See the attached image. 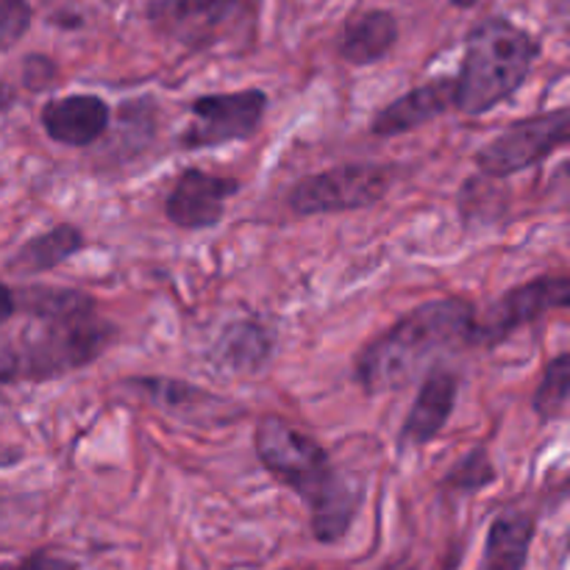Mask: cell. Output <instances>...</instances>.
<instances>
[{
	"label": "cell",
	"instance_id": "6da1fadb",
	"mask_svg": "<svg viewBox=\"0 0 570 570\" xmlns=\"http://www.w3.org/2000/svg\"><path fill=\"white\" fill-rule=\"evenodd\" d=\"M254 451L282 488L309 507L317 543L334 546L351 532L365 501V484L340 473L315 438L278 415H265L254 429Z\"/></svg>",
	"mask_w": 570,
	"mask_h": 570
},
{
	"label": "cell",
	"instance_id": "7a4b0ae2",
	"mask_svg": "<svg viewBox=\"0 0 570 570\" xmlns=\"http://www.w3.org/2000/svg\"><path fill=\"white\" fill-rule=\"evenodd\" d=\"M473 309L465 298H434L415 306L373 337L354 362V379L367 395L399 393L449 345L468 343Z\"/></svg>",
	"mask_w": 570,
	"mask_h": 570
},
{
	"label": "cell",
	"instance_id": "3957f363",
	"mask_svg": "<svg viewBox=\"0 0 570 570\" xmlns=\"http://www.w3.org/2000/svg\"><path fill=\"white\" fill-rule=\"evenodd\" d=\"M14 345L0 351V382H50L92 365L117 340V326L98 312V301L53 317H31Z\"/></svg>",
	"mask_w": 570,
	"mask_h": 570
},
{
	"label": "cell",
	"instance_id": "277c9868",
	"mask_svg": "<svg viewBox=\"0 0 570 570\" xmlns=\"http://www.w3.org/2000/svg\"><path fill=\"white\" fill-rule=\"evenodd\" d=\"M540 56L538 39L507 17H488L465 42L454 106L465 115H488L523 87Z\"/></svg>",
	"mask_w": 570,
	"mask_h": 570
},
{
	"label": "cell",
	"instance_id": "5b68a950",
	"mask_svg": "<svg viewBox=\"0 0 570 570\" xmlns=\"http://www.w3.org/2000/svg\"><path fill=\"white\" fill-rule=\"evenodd\" d=\"M393 173V167L379 165V161H351V165L328 167V170L312 173L295 181L287 193V206L298 217L365 209L390 193L395 181Z\"/></svg>",
	"mask_w": 570,
	"mask_h": 570
},
{
	"label": "cell",
	"instance_id": "8992f818",
	"mask_svg": "<svg viewBox=\"0 0 570 570\" xmlns=\"http://www.w3.org/2000/svg\"><path fill=\"white\" fill-rule=\"evenodd\" d=\"M568 137L570 111L566 106L554 111H538V115L512 122L499 137L482 145L476 156H473V161L490 178L515 176V173L549 159L554 150L568 145Z\"/></svg>",
	"mask_w": 570,
	"mask_h": 570
},
{
	"label": "cell",
	"instance_id": "52a82bcc",
	"mask_svg": "<svg viewBox=\"0 0 570 570\" xmlns=\"http://www.w3.org/2000/svg\"><path fill=\"white\" fill-rule=\"evenodd\" d=\"M189 111L195 120L184 128L181 148H220L228 142H243L259 131L267 111V95L256 87L200 95L189 104Z\"/></svg>",
	"mask_w": 570,
	"mask_h": 570
},
{
	"label": "cell",
	"instance_id": "ba28073f",
	"mask_svg": "<svg viewBox=\"0 0 570 570\" xmlns=\"http://www.w3.org/2000/svg\"><path fill=\"white\" fill-rule=\"evenodd\" d=\"M570 304V282L568 276H540L534 282L518 284L510 293L482 312V317H473L471 334L465 345L476 348H495L521 326H529L546 312L568 309Z\"/></svg>",
	"mask_w": 570,
	"mask_h": 570
},
{
	"label": "cell",
	"instance_id": "9c48e42d",
	"mask_svg": "<svg viewBox=\"0 0 570 570\" xmlns=\"http://www.w3.org/2000/svg\"><path fill=\"white\" fill-rule=\"evenodd\" d=\"M237 193V178L187 167L178 173L170 193L165 195V217L184 232H204L223 220L228 198Z\"/></svg>",
	"mask_w": 570,
	"mask_h": 570
},
{
	"label": "cell",
	"instance_id": "30bf717a",
	"mask_svg": "<svg viewBox=\"0 0 570 570\" xmlns=\"http://www.w3.org/2000/svg\"><path fill=\"white\" fill-rule=\"evenodd\" d=\"M239 9V0H148V20L173 42L198 48L215 39Z\"/></svg>",
	"mask_w": 570,
	"mask_h": 570
},
{
	"label": "cell",
	"instance_id": "8fae6325",
	"mask_svg": "<svg viewBox=\"0 0 570 570\" xmlns=\"http://www.w3.org/2000/svg\"><path fill=\"white\" fill-rule=\"evenodd\" d=\"M456 399H460V376L451 367H432L401 426V449H423L432 443L454 415Z\"/></svg>",
	"mask_w": 570,
	"mask_h": 570
},
{
	"label": "cell",
	"instance_id": "7c38bea8",
	"mask_svg": "<svg viewBox=\"0 0 570 570\" xmlns=\"http://www.w3.org/2000/svg\"><path fill=\"white\" fill-rule=\"evenodd\" d=\"M111 120V109L98 95H65L53 98L39 111L45 134L53 142L67 145V148H87L95 145L106 134Z\"/></svg>",
	"mask_w": 570,
	"mask_h": 570
},
{
	"label": "cell",
	"instance_id": "4fadbf2b",
	"mask_svg": "<svg viewBox=\"0 0 570 570\" xmlns=\"http://www.w3.org/2000/svg\"><path fill=\"white\" fill-rule=\"evenodd\" d=\"M451 106H454V81L438 78V81L410 89L399 100L379 109L371 120V134L373 137H401V134L417 131L421 126L445 115Z\"/></svg>",
	"mask_w": 570,
	"mask_h": 570
},
{
	"label": "cell",
	"instance_id": "5bb4252c",
	"mask_svg": "<svg viewBox=\"0 0 570 570\" xmlns=\"http://www.w3.org/2000/svg\"><path fill=\"white\" fill-rule=\"evenodd\" d=\"M276 337L259 321H234L215 343V362L237 376H256L271 362Z\"/></svg>",
	"mask_w": 570,
	"mask_h": 570
},
{
	"label": "cell",
	"instance_id": "9a60e30c",
	"mask_svg": "<svg viewBox=\"0 0 570 570\" xmlns=\"http://www.w3.org/2000/svg\"><path fill=\"white\" fill-rule=\"evenodd\" d=\"M399 42V20L384 9H371L345 22L340 37V56L354 67L382 61Z\"/></svg>",
	"mask_w": 570,
	"mask_h": 570
},
{
	"label": "cell",
	"instance_id": "2e32d148",
	"mask_svg": "<svg viewBox=\"0 0 570 570\" xmlns=\"http://www.w3.org/2000/svg\"><path fill=\"white\" fill-rule=\"evenodd\" d=\"M538 523L527 510H504L493 518L484 543V570H523Z\"/></svg>",
	"mask_w": 570,
	"mask_h": 570
},
{
	"label": "cell",
	"instance_id": "e0dca14e",
	"mask_svg": "<svg viewBox=\"0 0 570 570\" xmlns=\"http://www.w3.org/2000/svg\"><path fill=\"white\" fill-rule=\"evenodd\" d=\"M87 237L78 226L72 223H59V226L48 228L45 234L28 239L9 262V271L17 276H39V273L56 271L59 265H65L67 259L83 250Z\"/></svg>",
	"mask_w": 570,
	"mask_h": 570
},
{
	"label": "cell",
	"instance_id": "ac0fdd59",
	"mask_svg": "<svg viewBox=\"0 0 570 570\" xmlns=\"http://www.w3.org/2000/svg\"><path fill=\"white\" fill-rule=\"evenodd\" d=\"M134 387H142L154 404L170 415H195L204 406L215 404L217 395H209L206 390L195 387L187 382H173V379H134Z\"/></svg>",
	"mask_w": 570,
	"mask_h": 570
},
{
	"label": "cell",
	"instance_id": "d6986e66",
	"mask_svg": "<svg viewBox=\"0 0 570 570\" xmlns=\"http://www.w3.org/2000/svg\"><path fill=\"white\" fill-rule=\"evenodd\" d=\"M568 399H570V354L562 351L554 360H549L543 373V382H540L538 393H534V412L543 423L560 421L568 412Z\"/></svg>",
	"mask_w": 570,
	"mask_h": 570
},
{
	"label": "cell",
	"instance_id": "ffe728a7",
	"mask_svg": "<svg viewBox=\"0 0 570 570\" xmlns=\"http://www.w3.org/2000/svg\"><path fill=\"white\" fill-rule=\"evenodd\" d=\"M493 482H495V468L484 445H476V449L468 451L462 460H456L454 468H451L443 479L445 488L465 495L479 493V490H488Z\"/></svg>",
	"mask_w": 570,
	"mask_h": 570
},
{
	"label": "cell",
	"instance_id": "44dd1931",
	"mask_svg": "<svg viewBox=\"0 0 570 570\" xmlns=\"http://www.w3.org/2000/svg\"><path fill=\"white\" fill-rule=\"evenodd\" d=\"M28 28H31L28 0H0V50L14 48Z\"/></svg>",
	"mask_w": 570,
	"mask_h": 570
},
{
	"label": "cell",
	"instance_id": "7402d4cb",
	"mask_svg": "<svg viewBox=\"0 0 570 570\" xmlns=\"http://www.w3.org/2000/svg\"><path fill=\"white\" fill-rule=\"evenodd\" d=\"M22 81L28 89H48L56 81V65L48 56H28L22 65Z\"/></svg>",
	"mask_w": 570,
	"mask_h": 570
},
{
	"label": "cell",
	"instance_id": "603a6c76",
	"mask_svg": "<svg viewBox=\"0 0 570 570\" xmlns=\"http://www.w3.org/2000/svg\"><path fill=\"white\" fill-rule=\"evenodd\" d=\"M9 570H81L76 562L65 560L59 554H48V551H33L26 560L17 562V566H9Z\"/></svg>",
	"mask_w": 570,
	"mask_h": 570
},
{
	"label": "cell",
	"instance_id": "cb8c5ba5",
	"mask_svg": "<svg viewBox=\"0 0 570 570\" xmlns=\"http://www.w3.org/2000/svg\"><path fill=\"white\" fill-rule=\"evenodd\" d=\"M14 315H17L14 289H9L3 282H0V326H3V323H9Z\"/></svg>",
	"mask_w": 570,
	"mask_h": 570
},
{
	"label": "cell",
	"instance_id": "d4e9b609",
	"mask_svg": "<svg viewBox=\"0 0 570 570\" xmlns=\"http://www.w3.org/2000/svg\"><path fill=\"white\" fill-rule=\"evenodd\" d=\"M17 462H22V451L14 445L0 443V468H14Z\"/></svg>",
	"mask_w": 570,
	"mask_h": 570
},
{
	"label": "cell",
	"instance_id": "484cf974",
	"mask_svg": "<svg viewBox=\"0 0 570 570\" xmlns=\"http://www.w3.org/2000/svg\"><path fill=\"white\" fill-rule=\"evenodd\" d=\"M11 104H14V89L9 83H0V111L9 109Z\"/></svg>",
	"mask_w": 570,
	"mask_h": 570
},
{
	"label": "cell",
	"instance_id": "4316f807",
	"mask_svg": "<svg viewBox=\"0 0 570 570\" xmlns=\"http://www.w3.org/2000/svg\"><path fill=\"white\" fill-rule=\"evenodd\" d=\"M454 6H462V9H471V6H476L479 0H451Z\"/></svg>",
	"mask_w": 570,
	"mask_h": 570
},
{
	"label": "cell",
	"instance_id": "83f0119b",
	"mask_svg": "<svg viewBox=\"0 0 570 570\" xmlns=\"http://www.w3.org/2000/svg\"><path fill=\"white\" fill-rule=\"evenodd\" d=\"M384 570H417V568H412V566H395V568H384Z\"/></svg>",
	"mask_w": 570,
	"mask_h": 570
},
{
	"label": "cell",
	"instance_id": "f1b7e54d",
	"mask_svg": "<svg viewBox=\"0 0 570 570\" xmlns=\"http://www.w3.org/2000/svg\"><path fill=\"white\" fill-rule=\"evenodd\" d=\"M0 570H9V566H6V568H0Z\"/></svg>",
	"mask_w": 570,
	"mask_h": 570
}]
</instances>
